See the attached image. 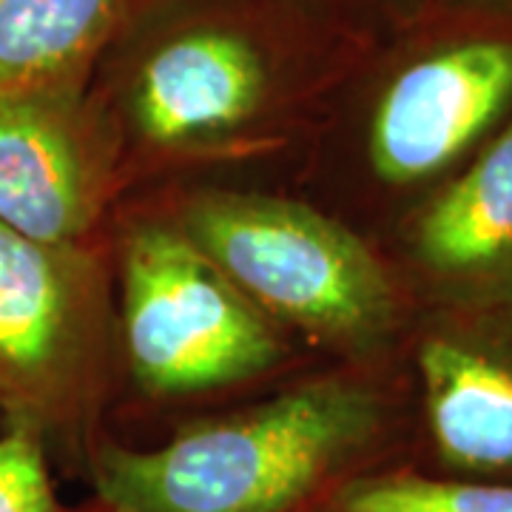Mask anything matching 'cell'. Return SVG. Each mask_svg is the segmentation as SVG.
<instances>
[{"label": "cell", "instance_id": "cell-7", "mask_svg": "<svg viewBox=\"0 0 512 512\" xmlns=\"http://www.w3.org/2000/svg\"><path fill=\"white\" fill-rule=\"evenodd\" d=\"M265 94V63L245 37L200 29L168 40L140 72L134 117L148 140L177 146L251 117Z\"/></svg>", "mask_w": 512, "mask_h": 512}, {"label": "cell", "instance_id": "cell-10", "mask_svg": "<svg viewBox=\"0 0 512 512\" xmlns=\"http://www.w3.org/2000/svg\"><path fill=\"white\" fill-rule=\"evenodd\" d=\"M424 259L441 271H476L512 254V126L421 222Z\"/></svg>", "mask_w": 512, "mask_h": 512}, {"label": "cell", "instance_id": "cell-4", "mask_svg": "<svg viewBox=\"0 0 512 512\" xmlns=\"http://www.w3.org/2000/svg\"><path fill=\"white\" fill-rule=\"evenodd\" d=\"M92 353V262L0 225V413L43 430L72 413Z\"/></svg>", "mask_w": 512, "mask_h": 512}, {"label": "cell", "instance_id": "cell-3", "mask_svg": "<svg viewBox=\"0 0 512 512\" xmlns=\"http://www.w3.org/2000/svg\"><path fill=\"white\" fill-rule=\"evenodd\" d=\"M123 288L126 348L146 390H211L262 373L279 356L268 322L185 234L134 231Z\"/></svg>", "mask_w": 512, "mask_h": 512}, {"label": "cell", "instance_id": "cell-9", "mask_svg": "<svg viewBox=\"0 0 512 512\" xmlns=\"http://www.w3.org/2000/svg\"><path fill=\"white\" fill-rule=\"evenodd\" d=\"M126 0H0V97L77 94Z\"/></svg>", "mask_w": 512, "mask_h": 512}, {"label": "cell", "instance_id": "cell-2", "mask_svg": "<svg viewBox=\"0 0 512 512\" xmlns=\"http://www.w3.org/2000/svg\"><path fill=\"white\" fill-rule=\"evenodd\" d=\"M183 228L234 288L299 328L365 336L390 316L382 265L362 239L308 205L202 194L185 205Z\"/></svg>", "mask_w": 512, "mask_h": 512}, {"label": "cell", "instance_id": "cell-11", "mask_svg": "<svg viewBox=\"0 0 512 512\" xmlns=\"http://www.w3.org/2000/svg\"><path fill=\"white\" fill-rule=\"evenodd\" d=\"M342 512H512L510 484L390 476L356 481L339 495Z\"/></svg>", "mask_w": 512, "mask_h": 512}, {"label": "cell", "instance_id": "cell-5", "mask_svg": "<svg viewBox=\"0 0 512 512\" xmlns=\"http://www.w3.org/2000/svg\"><path fill=\"white\" fill-rule=\"evenodd\" d=\"M512 97V43L470 40L404 69L379 100L370 160L384 183H416L453 163Z\"/></svg>", "mask_w": 512, "mask_h": 512}, {"label": "cell", "instance_id": "cell-1", "mask_svg": "<svg viewBox=\"0 0 512 512\" xmlns=\"http://www.w3.org/2000/svg\"><path fill=\"white\" fill-rule=\"evenodd\" d=\"M376 419L365 390L322 382L194 427L160 450L109 447L94 481L117 512H288Z\"/></svg>", "mask_w": 512, "mask_h": 512}, {"label": "cell", "instance_id": "cell-6", "mask_svg": "<svg viewBox=\"0 0 512 512\" xmlns=\"http://www.w3.org/2000/svg\"><path fill=\"white\" fill-rule=\"evenodd\" d=\"M94 208L77 94L0 97V225L46 245H77Z\"/></svg>", "mask_w": 512, "mask_h": 512}, {"label": "cell", "instance_id": "cell-12", "mask_svg": "<svg viewBox=\"0 0 512 512\" xmlns=\"http://www.w3.org/2000/svg\"><path fill=\"white\" fill-rule=\"evenodd\" d=\"M0 512H55L43 439L23 427L0 436Z\"/></svg>", "mask_w": 512, "mask_h": 512}, {"label": "cell", "instance_id": "cell-8", "mask_svg": "<svg viewBox=\"0 0 512 512\" xmlns=\"http://www.w3.org/2000/svg\"><path fill=\"white\" fill-rule=\"evenodd\" d=\"M427 416L441 456L464 470L512 467V367L450 339L419 353Z\"/></svg>", "mask_w": 512, "mask_h": 512}]
</instances>
